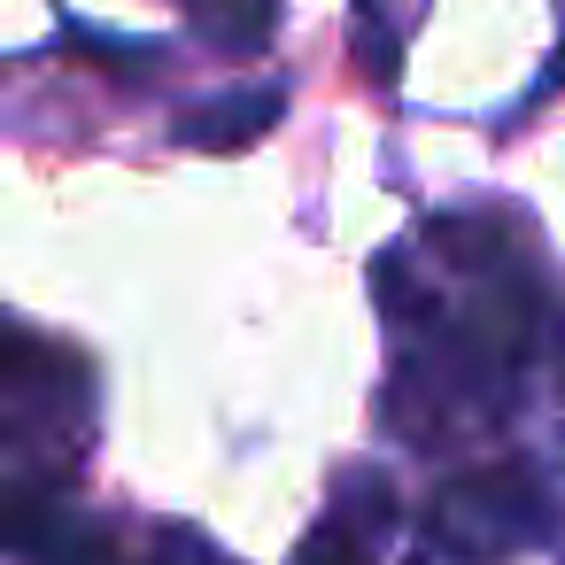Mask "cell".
Masks as SVG:
<instances>
[{"label": "cell", "instance_id": "obj_1", "mask_svg": "<svg viewBox=\"0 0 565 565\" xmlns=\"http://www.w3.org/2000/svg\"><path fill=\"white\" fill-rule=\"evenodd\" d=\"M542 495L526 472L495 465V472H457L449 488H434L426 519H418V557L426 565H503L519 550L542 542Z\"/></svg>", "mask_w": 565, "mask_h": 565}, {"label": "cell", "instance_id": "obj_2", "mask_svg": "<svg viewBox=\"0 0 565 565\" xmlns=\"http://www.w3.org/2000/svg\"><path fill=\"white\" fill-rule=\"evenodd\" d=\"M287 94L279 86H233V94H210L179 117V148H202V156H241L248 140H264L279 125Z\"/></svg>", "mask_w": 565, "mask_h": 565}, {"label": "cell", "instance_id": "obj_3", "mask_svg": "<svg viewBox=\"0 0 565 565\" xmlns=\"http://www.w3.org/2000/svg\"><path fill=\"white\" fill-rule=\"evenodd\" d=\"M202 47L217 55H264L279 32V0H179Z\"/></svg>", "mask_w": 565, "mask_h": 565}, {"label": "cell", "instance_id": "obj_4", "mask_svg": "<svg viewBox=\"0 0 565 565\" xmlns=\"http://www.w3.org/2000/svg\"><path fill=\"white\" fill-rule=\"evenodd\" d=\"M364 534H372V526H356V519L341 511V519L310 526V542L295 550V565H364Z\"/></svg>", "mask_w": 565, "mask_h": 565}]
</instances>
